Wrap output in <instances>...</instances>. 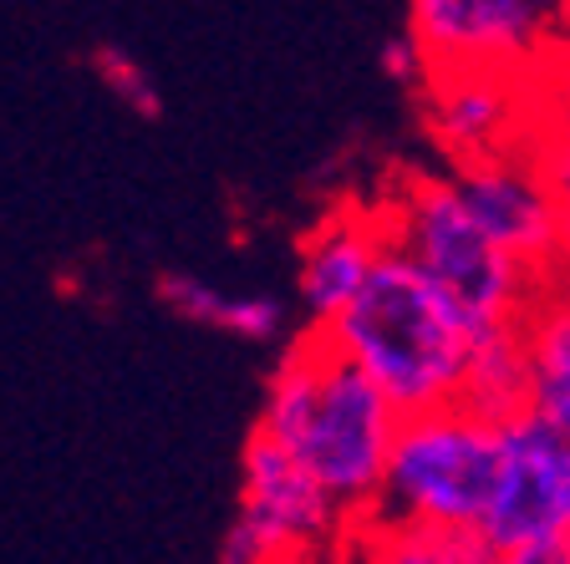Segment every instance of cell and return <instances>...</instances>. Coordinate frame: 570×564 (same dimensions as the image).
<instances>
[{
	"label": "cell",
	"mask_w": 570,
	"mask_h": 564,
	"mask_svg": "<svg viewBox=\"0 0 570 564\" xmlns=\"http://www.w3.org/2000/svg\"><path fill=\"white\" fill-rule=\"evenodd\" d=\"M255 427L332 494L352 530L377 514L403 412L321 326L291 336L265 382Z\"/></svg>",
	"instance_id": "obj_1"
},
{
	"label": "cell",
	"mask_w": 570,
	"mask_h": 564,
	"mask_svg": "<svg viewBox=\"0 0 570 564\" xmlns=\"http://www.w3.org/2000/svg\"><path fill=\"white\" fill-rule=\"evenodd\" d=\"M489 330L494 326H479L433 275L387 249L372 285L356 295L346 316L326 326V336L387 392L403 417H417L463 397L469 366Z\"/></svg>",
	"instance_id": "obj_2"
},
{
	"label": "cell",
	"mask_w": 570,
	"mask_h": 564,
	"mask_svg": "<svg viewBox=\"0 0 570 564\" xmlns=\"http://www.w3.org/2000/svg\"><path fill=\"white\" fill-rule=\"evenodd\" d=\"M382 204L392 249L443 285L479 326H524L550 280L530 275L520 259L489 239V229L463 204L449 168H403Z\"/></svg>",
	"instance_id": "obj_3"
},
{
	"label": "cell",
	"mask_w": 570,
	"mask_h": 564,
	"mask_svg": "<svg viewBox=\"0 0 570 564\" xmlns=\"http://www.w3.org/2000/svg\"><path fill=\"white\" fill-rule=\"evenodd\" d=\"M499 473H504V427H489L459 402L439 412H417L397 427L382 504L372 518L484 534Z\"/></svg>",
	"instance_id": "obj_4"
},
{
	"label": "cell",
	"mask_w": 570,
	"mask_h": 564,
	"mask_svg": "<svg viewBox=\"0 0 570 564\" xmlns=\"http://www.w3.org/2000/svg\"><path fill=\"white\" fill-rule=\"evenodd\" d=\"M403 26L433 71L530 77L570 47V6L546 0H417Z\"/></svg>",
	"instance_id": "obj_5"
},
{
	"label": "cell",
	"mask_w": 570,
	"mask_h": 564,
	"mask_svg": "<svg viewBox=\"0 0 570 564\" xmlns=\"http://www.w3.org/2000/svg\"><path fill=\"white\" fill-rule=\"evenodd\" d=\"M239 524L281 564H306L336 534L352 530L332 494L261 427H249L239 453Z\"/></svg>",
	"instance_id": "obj_6"
},
{
	"label": "cell",
	"mask_w": 570,
	"mask_h": 564,
	"mask_svg": "<svg viewBox=\"0 0 570 564\" xmlns=\"http://www.w3.org/2000/svg\"><path fill=\"white\" fill-rule=\"evenodd\" d=\"M459 184L463 204L474 209V219L489 229L499 249L520 259L540 280H560L566 270V249H560V214L556 194L546 184V168L534 158V148H514V154H494L479 164L449 168Z\"/></svg>",
	"instance_id": "obj_7"
},
{
	"label": "cell",
	"mask_w": 570,
	"mask_h": 564,
	"mask_svg": "<svg viewBox=\"0 0 570 564\" xmlns=\"http://www.w3.org/2000/svg\"><path fill=\"white\" fill-rule=\"evenodd\" d=\"M484 540L499 554L570 540V433L540 423L534 412L504 427V473Z\"/></svg>",
	"instance_id": "obj_8"
},
{
	"label": "cell",
	"mask_w": 570,
	"mask_h": 564,
	"mask_svg": "<svg viewBox=\"0 0 570 564\" xmlns=\"http://www.w3.org/2000/svg\"><path fill=\"white\" fill-rule=\"evenodd\" d=\"M423 102L428 142L449 158V168L479 164L494 154H514L530 142V87L524 77L494 71H433V82L417 92Z\"/></svg>",
	"instance_id": "obj_9"
},
{
	"label": "cell",
	"mask_w": 570,
	"mask_h": 564,
	"mask_svg": "<svg viewBox=\"0 0 570 564\" xmlns=\"http://www.w3.org/2000/svg\"><path fill=\"white\" fill-rule=\"evenodd\" d=\"M392 235L382 219V204L342 199L321 214L301 239L296 259V300L306 326H332L336 316L356 306V295L372 285L377 265L387 259Z\"/></svg>",
	"instance_id": "obj_10"
},
{
	"label": "cell",
	"mask_w": 570,
	"mask_h": 564,
	"mask_svg": "<svg viewBox=\"0 0 570 564\" xmlns=\"http://www.w3.org/2000/svg\"><path fill=\"white\" fill-rule=\"evenodd\" d=\"M154 290L178 320L219 330V336H235V342L275 346V342H285V330H291V306H285L281 295L219 290V285H209L204 275H189V270H164Z\"/></svg>",
	"instance_id": "obj_11"
},
{
	"label": "cell",
	"mask_w": 570,
	"mask_h": 564,
	"mask_svg": "<svg viewBox=\"0 0 570 564\" xmlns=\"http://www.w3.org/2000/svg\"><path fill=\"white\" fill-rule=\"evenodd\" d=\"M524 356H530V392H534V417L560 433H570V280L546 285V295L534 300V310L520 326Z\"/></svg>",
	"instance_id": "obj_12"
},
{
	"label": "cell",
	"mask_w": 570,
	"mask_h": 564,
	"mask_svg": "<svg viewBox=\"0 0 570 564\" xmlns=\"http://www.w3.org/2000/svg\"><path fill=\"white\" fill-rule=\"evenodd\" d=\"M459 407L484 417L489 427H514L520 417H530L534 392H530V356H524L520 326H504L484 336L474 366H469Z\"/></svg>",
	"instance_id": "obj_13"
},
{
	"label": "cell",
	"mask_w": 570,
	"mask_h": 564,
	"mask_svg": "<svg viewBox=\"0 0 570 564\" xmlns=\"http://www.w3.org/2000/svg\"><path fill=\"white\" fill-rule=\"evenodd\" d=\"M367 564H499V550L474 530H423V524H392L367 518L352 530Z\"/></svg>",
	"instance_id": "obj_14"
},
{
	"label": "cell",
	"mask_w": 570,
	"mask_h": 564,
	"mask_svg": "<svg viewBox=\"0 0 570 564\" xmlns=\"http://www.w3.org/2000/svg\"><path fill=\"white\" fill-rule=\"evenodd\" d=\"M87 67H92V77L118 97L128 112H138V118H148V122L164 118V92H158L154 71L142 67L132 51H122L118 41H97V47L87 51Z\"/></svg>",
	"instance_id": "obj_15"
},
{
	"label": "cell",
	"mask_w": 570,
	"mask_h": 564,
	"mask_svg": "<svg viewBox=\"0 0 570 564\" xmlns=\"http://www.w3.org/2000/svg\"><path fill=\"white\" fill-rule=\"evenodd\" d=\"M530 112H534L530 122L534 148L570 158V47L550 67H540V77H530Z\"/></svg>",
	"instance_id": "obj_16"
},
{
	"label": "cell",
	"mask_w": 570,
	"mask_h": 564,
	"mask_svg": "<svg viewBox=\"0 0 570 564\" xmlns=\"http://www.w3.org/2000/svg\"><path fill=\"white\" fill-rule=\"evenodd\" d=\"M377 67L387 82L407 87V92H423L428 82H433V61H428V51L417 47V36L407 31H387L382 36V47H377Z\"/></svg>",
	"instance_id": "obj_17"
},
{
	"label": "cell",
	"mask_w": 570,
	"mask_h": 564,
	"mask_svg": "<svg viewBox=\"0 0 570 564\" xmlns=\"http://www.w3.org/2000/svg\"><path fill=\"white\" fill-rule=\"evenodd\" d=\"M534 148V142H530ZM534 158H540V168H546V184L550 194H556V214H560V249H566V280H570V158L550 154V148H534Z\"/></svg>",
	"instance_id": "obj_18"
},
{
	"label": "cell",
	"mask_w": 570,
	"mask_h": 564,
	"mask_svg": "<svg viewBox=\"0 0 570 564\" xmlns=\"http://www.w3.org/2000/svg\"><path fill=\"white\" fill-rule=\"evenodd\" d=\"M499 564H566V544H534V550L499 554Z\"/></svg>",
	"instance_id": "obj_19"
},
{
	"label": "cell",
	"mask_w": 570,
	"mask_h": 564,
	"mask_svg": "<svg viewBox=\"0 0 570 564\" xmlns=\"http://www.w3.org/2000/svg\"><path fill=\"white\" fill-rule=\"evenodd\" d=\"M566 564H570V540H566Z\"/></svg>",
	"instance_id": "obj_20"
}]
</instances>
